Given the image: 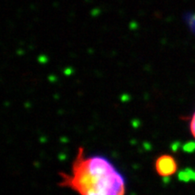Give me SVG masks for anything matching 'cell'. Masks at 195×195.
<instances>
[{
  "label": "cell",
  "instance_id": "7a4b0ae2",
  "mask_svg": "<svg viewBox=\"0 0 195 195\" xmlns=\"http://www.w3.org/2000/svg\"><path fill=\"white\" fill-rule=\"evenodd\" d=\"M156 173L162 177H169L174 174L178 169V164L174 157L170 155H162L155 162Z\"/></svg>",
  "mask_w": 195,
  "mask_h": 195
},
{
  "label": "cell",
  "instance_id": "3957f363",
  "mask_svg": "<svg viewBox=\"0 0 195 195\" xmlns=\"http://www.w3.org/2000/svg\"><path fill=\"white\" fill-rule=\"evenodd\" d=\"M190 130L193 136L195 138V112L190 118Z\"/></svg>",
  "mask_w": 195,
  "mask_h": 195
},
{
  "label": "cell",
  "instance_id": "6da1fadb",
  "mask_svg": "<svg viewBox=\"0 0 195 195\" xmlns=\"http://www.w3.org/2000/svg\"><path fill=\"white\" fill-rule=\"evenodd\" d=\"M59 186L69 188L79 195H125V176L109 158L86 155L80 146L69 173H60Z\"/></svg>",
  "mask_w": 195,
  "mask_h": 195
}]
</instances>
